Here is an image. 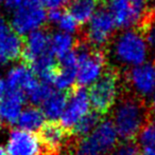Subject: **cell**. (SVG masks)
I'll return each mask as SVG.
<instances>
[{
  "instance_id": "6da1fadb",
  "label": "cell",
  "mask_w": 155,
  "mask_h": 155,
  "mask_svg": "<svg viewBox=\"0 0 155 155\" xmlns=\"http://www.w3.org/2000/svg\"><path fill=\"white\" fill-rule=\"evenodd\" d=\"M150 118V110L145 99L126 94L121 98L114 114V126L122 140H133L138 136L141 128Z\"/></svg>"
},
{
  "instance_id": "7a4b0ae2",
  "label": "cell",
  "mask_w": 155,
  "mask_h": 155,
  "mask_svg": "<svg viewBox=\"0 0 155 155\" xmlns=\"http://www.w3.org/2000/svg\"><path fill=\"white\" fill-rule=\"evenodd\" d=\"M119 73L114 68L105 69L101 77L91 84L88 96L93 112L105 116L116 102L119 91Z\"/></svg>"
},
{
  "instance_id": "3957f363",
  "label": "cell",
  "mask_w": 155,
  "mask_h": 155,
  "mask_svg": "<svg viewBox=\"0 0 155 155\" xmlns=\"http://www.w3.org/2000/svg\"><path fill=\"white\" fill-rule=\"evenodd\" d=\"M75 50L78 57V84L81 87L93 84L105 71L106 57L103 51L86 42L78 43Z\"/></svg>"
},
{
  "instance_id": "277c9868",
  "label": "cell",
  "mask_w": 155,
  "mask_h": 155,
  "mask_svg": "<svg viewBox=\"0 0 155 155\" xmlns=\"http://www.w3.org/2000/svg\"><path fill=\"white\" fill-rule=\"evenodd\" d=\"M113 52L121 64L134 68L146 63L148 45L140 32L128 30L115 39Z\"/></svg>"
},
{
  "instance_id": "5b68a950",
  "label": "cell",
  "mask_w": 155,
  "mask_h": 155,
  "mask_svg": "<svg viewBox=\"0 0 155 155\" xmlns=\"http://www.w3.org/2000/svg\"><path fill=\"white\" fill-rule=\"evenodd\" d=\"M118 134L111 120L100 123L99 126L84 138L77 141L75 151L79 155H102L116 148Z\"/></svg>"
},
{
  "instance_id": "8992f818",
  "label": "cell",
  "mask_w": 155,
  "mask_h": 155,
  "mask_svg": "<svg viewBox=\"0 0 155 155\" xmlns=\"http://www.w3.org/2000/svg\"><path fill=\"white\" fill-rule=\"evenodd\" d=\"M47 20V13L41 0H25L13 11L11 27L19 36L41 30Z\"/></svg>"
},
{
  "instance_id": "52a82bcc",
  "label": "cell",
  "mask_w": 155,
  "mask_h": 155,
  "mask_svg": "<svg viewBox=\"0 0 155 155\" xmlns=\"http://www.w3.org/2000/svg\"><path fill=\"white\" fill-rule=\"evenodd\" d=\"M37 138L43 150V155H60L64 149L75 150L77 143L70 132L55 120L44 123L38 130Z\"/></svg>"
},
{
  "instance_id": "ba28073f",
  "label": "cell",
  "mask_w": 155,
  "mask_h": 155,
  "mask_svg": "<svg viewBox=\"0 0 155 155\" xmlns=\"http://www.w3.org/2000/svg\"><path fill=\"white\" fill-rule=\"evenodd\" d=\"M105 4L112 15L116 28L130 29L133 25H139L147 12V4L132 3L130 0H99Z\"/></svg>"
},
{
  "instance_id": "9c48e42d",
  "label": "cell",
  "mask_w": 155,
  "mask_h": 155,
  "mask_svg": "<svg viewBox=\"0 0 155 155\" xmlns=\"http://www.w3.org/2000/svg\"><path fill=\"white\" fill-rule=\"evenodd\" d=\"M116 23L107 10H98L85 30V41L93 48L105 45L114 34Z\"/></svg>"
},
{
  "instance_id": "30bf717a",
  "label": "cell",
  "mask_w": 155,
  "mask_h": 155,
  "mask_svg": "<svg viewBox=\"0 0 155 155\" xmlns=\"http://www.w3.org/2000/svg\"><path fill=\"white\" fill-rule=\"evenodd\" d=\"M89 96L84 87L75 84L68 90V102L61 116V124L70 132L76 124L89 112Z\"/></svg>"
},
{
  "instance_id": "8fae6325",
  "label": "cell",
  "mask_w": 155,
  "mask_h": 155,
  "mask_svg": "<svg viewBox=\"0 0 155 155\" xmlns=\"http://www.w3.org/2000/svg\"><path fill=\"white\" fill-rule=\"evenodd\" d=\"M50 41L51 36L43 30H37L27 35V38L23 41V50L21 55L23 64L31 69L39 60L51 55Z\"/></svg>"
},
{
  "instance_id": "7c38bea8",
  "label": "cell",
  "mask_w": 155,
  "mask_h": 155,
  "mask_svg": "<svg viewBox=\"0 0 155 155\" xmlns=\"http://www.w3.org/2000/svg\"><path fill=\"white\" fill-rule=\"evenodd\" d=\"M126 81L134 95L143 99L148 97L155 92V65L146 62L132 68L126 73Z\"/></svg>"
},
{
  "instance_id": "4fadbf2b",
  "label": "cell",
  "mask_w": 155,
  "mask_h": 155,
  "mask_svg": "<svg viewBox=\"0 0 155 155\" xmlns=\"http://www.w3.org/2000/svg\"><path fill=\"white\" fill-rule=\"evenodd\" d=\"M23 40L8 22L0 19V65L21 58Z\"/></svg>"
},
{
  "instance_id": "5bb4252c",
  "label": "cell",
  "mask_w": 155,
  "mask_h": 155,
  "mask_svg": "<svg viewBox=\"0 0 155 155\" xmlns=\"http://www.w3.org/2000/svg\"><path fill=\"white\" fill-rule=\"evenodd\" d=\"M6 151L8 155H43L37 135L21 129L11 131Z\"/></svg>"
},
{
  "instance_id": "9a60e30c",
  "label": "cell",
  "mask_w": 155,
  "mask_h": 155,
  "mask_svg": "<svg viewBox=\"0 0 155 155\" xmlns=\"http://www.w3.org/2000/svg\"><path fill=\"white\" fill-rule=\"evenodd\" d=\"M26 98L27 96L23 91L9 89L8 93L0 100V118L10 124H16Z\"/></svg>"
},
{
  "instance_id": "2e32d148",
  "label": "cell",
  "mask_w": 155,
  "mask_h": 155,
  "mask_svg": "<svg viewBox=\"0 0 155 155\" xmlns=\"http://www.w3.org/2000/svg\"><path fill=\"white\" fill-rule=\"evenodd\" d=\"M38 82L34 72L27 65L19 64L13 67L6 76V84L10 90H18L27 93Z\"/></svg>"
},
{
  "instance_id": "e0dca14e",
  "label": "cell",
  "mask_w": 155,
  "mask_h": 155,
  "mask_svg": "<svg viewBox=\"0 0 155 155\" xmlns=\"http://www.w3.org/2000/svg\"><path fill=\"white\" fill-rule=\"evenodd\" d=\"M99 0H70L67 12L76 19L79 25H85L97 12Z\"/></svg>"
},
{
  "instance_id": "ac0fdd59",
  "label": "cell",
  "mask_w": 155,
  "mask_h": 155,
  "mask_svg": "<svg viewBox=\"0 0 155 155\" xmlns=\"http://www.w3.org/2000/svg\"><path fill=\"white\" fill-rule=\"evenodd\" d=\"M68 102V91H58L43 104V113L50 120H55L62 116Z\"/></svg>"
},
{
  "instance_id": "d6986e66",
  "label": "cell",
  "mask_w": 155,
  "mask_h": 155,
  "mask_svg": "<svg viewBox=\"0 0 155 155\" xmlns=\"http://www.w3.org/2000/svg\"><path fill=\"white\" fill-rule=\"evenodd\" d=\"M44 118L45 115L41 109L36 107H28L21 111L16 124L21 130L31 132L41 129L44 124Z\"/></svg>"
},
{
  "instance_id": "ffe728a7",
  "label": "cell",
  "mask_w": 155,
  "mask_h": 155,
  "mask_svg": "<svg viewBox=\"0 0 155 155\" xmlns=\"http://www.w3.org/2000/svg\"><path fill=\"white\" fill-rule=\"evenodd\" d=\"M102 116H100L98 113L96 112H88L84 117L80 119L76 126L71 129L70 134L76 140H80V139L84 138V137L88 136L100 124Z\"/></svg>"
},
{
  "instance_id": "44dd1931",
  "label": "cell",
  "mask_w": 155,
  "mask_h": 155,
  "mask_svg": "<svg viewBox=\"0 0 155 155\" xmlns=\"http://www.w3.org/2000/svg\"><path fill=\"white\" fill-rule=\"evenodd\" d=\"M51 52L56 58H62L76 49V39L70 34L58 32L51 36Z\"/></svg>"
},
{
  "instance_id": "7402d4cb",
  "label": "cell",
  "mask_w": 155,
  "mask_h": 155,
  "mask_svg": "<svg viewBox=\"0 0 155 155\" xmlns=\"http://www.w3.org/2000/svg\"><path fill=\"white\" fill-rule=\"evenodd\" d=\"M139 30L148 47L155 50V8L147 10L143 20L139 23Z\"/></svg>"
},
{
  "instance_id": "603a6c76",
  "label": "cell",
  "mask_w": 155,
  "mask_h": 155,
  "mask_svg": "<svg viewBox=\"0 0 155 155\" xmlns=\"http://www.w3.org/2000/svg\"><path fill=\"white\" fill-rule=\"evenodd\" d=\"M52 93L53 91L49 84L38 80L37 84L26 93V96L33 104H43L52 95Z\"/></svg>"
},
{
  "instance_id": "cb8c5ba5",
  "label": "cell",
  "mask_w": 155,
  "mask_h": 155,
  "mask_svg": "<svg viewBox=\"0 0 155 155\" xmlns=\"http://www.w3.org/2000/svg\"><path fill=\"white\" fill-rule=\"evenodd\" d=\"M138 143L143 148L155 145V118L150 117L141 128L138 134Z\"/></svg>"
},
{
  "instance_id": "d4e9b609",
  "label": "cell",
  "mask_w": 155,
  "mask_h": 155,
  "mask_svg": "<svg viewBox=\"0 0 155 155\" xmlns=\"http://www.w3.org/2000/svg\"><path fill=\"white\" fill-rule=\"evenodd\" d=\"M56 25L63 33L70 35L77 32L79 27V23L76 21V19L68 12H65V11H63L62 16H61L60 20Z\"/></svg>"
},
{
  "instance_id": "484cf974",
  "label": "cell",
  "mask_w": 155,
  "mask_h": 155,
  "mask_svg": "<svg viewBox=\"0 0 155 155\" xmlns=\"http://www.w3.org/2000/svg\"><path fill=\"white\" fill-rule=\"evenodd\" d=\"M141 150L136 139L124 140L116 149V155H140Z\"/></svg>"
},
{
  "instance_id": "4316f807",
  "label": "cell",
  "mask_w": 155,
  "mask_h": 155,
  "mask_svg": "<svg viewBox=\"0 0 155 155\" xmlns=\"http://www.w3.org/2000/svg\"><path fill=\"white\" fill-rule=\"evenodd\" d=\"M44 8H48L49 10H61L62 6L68 2V0H41Z\"/></svg>"
},
{
  "instance_id": "83f0119b",
  "label": "cell",
  "mask_w": 155,
  "mask_h": 155,
  "mask_svg": "<svg viewBox=\"0 0 155 155\" xmlns=\"http://www.w3.org/2000/svg\"><path fill=\"white\" fill-rule=\"evenodd\" d=\"M63 14L62 10H49V12L47 13V20L51 23H58L60 20L61 16Z\"/></svg>"
},
{
  "instance_id": "f1b7e54d",
  "label": "cell",
  "mask_w": 155,
  "mask_h": 155,
  "mask_svg": "<svg viewBox=\"0 0 155 155\" xmlns=\"http://www.w3.org/2000/svg\"><path fill=\"white\" fill-rule=\"evenodd\" d=\"M23 1H25V0H5V1H4V4H5V6L9 8V10L14 11L15 8H18L20 4H23Z\"/></svg>"
},
{
  "instance_id": "f546056e",
  "label": "cell",
  "mask_w": 155,
  "mask_h": 155,
  "mask_svg": "<svg viewBox=\"0 0 155 155\" xmlns=\"http://www.w3.org/2000/svg\"><path fill=\"white\" fill-rule=\"evenodd\" d=\"M9 91V87L8 84H6V80H4L3 78L0 77V100L4 97L6 93Z\"/></svg>"
},
{
  "instance_id": "4dcf8cb0",
  "label": "cell",
  "mask_w": 155,
  "mask_h": 155,
  "mask_svg": "<svg viewBox=\"0 0 155 155\" xmlns=\"http://www.w3.org/2000/svg\"><path fill=\"white\" fill-rule=\"evenodd\" d=\"M143 155H155V145L143 148Z\"/></svg>"
},
{
  "instance_id": "1f68e13d",
  "label": "cell",
  "mask_w": 155,
  "mask_h": 155,
  "mask_svg": "<svg viewBox=\"0 0 155 155\" xmlns=\"http://www.w3.org/2000/svg\"><path fill=\"white\" fill-rule=\"evenodd\" d=\"M132 3H135V4H140V3H146V0H130ZM147 4V3H146Z\"/></svg>"
},
{
  "instance_id": "d6a6232c",
  "label": "cell",
  "mask_w": 155,
  "mask_h": 155,
  "mask_svg": "<svg viewBox=\"0 0 155 155\" xmlns=\"http://www.w3.org/2000/svg\"><path fill=\"white\" fill-rule=\"evenodd\" d=\"M0 155H8V152H6L1 146H0Z\"/></svg>"
},
{
  "instance_id": "836d02e7",
  "label": "cell",
  "mask_w": 155,
  "mask_h": 155,
  "mask_svg": "<svg viewBox=\"0 0 155 155\" xmlns=\"http://www.w3.org/2000/svg\"><path fill=\"white\" fill-rule=\"evenodd\" d=\"M152 110H153V112L155 113V93L153 95V99H152Z\"/></svg>"
},
{
  "instance_id": "e575fe53",
  "label": "cell",
  "mask_w": 155,
  "mask_h": 155,
  "mask_svg": "<svg viewBox=\"0 0 155 155\" xmlns=\"http://www.w3.org/2000/svg\"><path fill=\"white\" fill-rule=\"evenodd\" d=\"M2 124H3V123H2V119L0 118V128H1V127H2Z\"/></svg>"
},
{
  "instance_id": "d590c367",
  "label": "cell",
  "mask_w": 155,
  "mask_h": 155,
  "mask_svg": "<svg viewBox=\"0 0 155 155\" xmlns=\"http://www.w3.org/2000/svg\"><path fill=\"white\" fill-rule=\"evenodd\" d=\"M5 1V0H0V3H1V2H4Z\"/></svg>"
}]
</instances>
